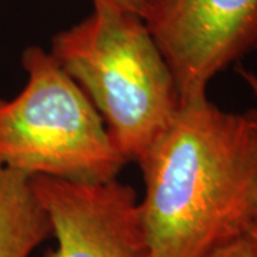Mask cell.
Wrapping results in <instances>:
<instances>
[{
	"instance_id": "9c48e42d",
	"label": "cell",
	"mask_w": 257,
	"mask_h": 257,
	"mask_svg": "<svg viewBox=\"0 0 257 257\" xmlns=\"http://www.w3.org/2000/svg\"><path fill=\"white\" fill-rule=\"evenodd\" d=\"M209 257H257L247 239H240L226 247L217 250Z\"/></svg>"
},
{
	"instance_id": "52a82bcc",
	"label": "cell",
	"mask_w": 257,
	"mask_h": 257,
	"mask_svg": "<svg viewBox=\"0 0 257 257\" xmlns=\"http://www.w3.org/2000/svg\"><path fill=\"white\" fill-rule=\"evenodd\" d=\"M237 73L243 79V82L247 84L248 90L251 92L254 97V106L246 113L248 120L251 123V127L254 132V139H256V150H257V73L253 70H248L243 66L237 67ZM246 239L250 243L251 248L254 250L257 256V173H256V183H254V193H253V204H251V214H250V221H248L247 233Z\"/></svg>"
},
{
	"instance_id": "6da1fadb",
	"label": "cell",
	"mask_w": 257,
	"mask_h": 257,
	"mask_svg": "<svg viewBox=\"0 0 257 257\" xmlns=\"http://www.w3.org/2000/svg\"><path fill=\"white\" fill-rule=\"evenodd\" d=\"M138 165L149 257H209L246 237L257 173L247 114L180 101Z\"/></svg>"
},
{
	"instance_id": "8992f818",
	"label": "cell",
	"mask_w": 257,
	"mask_h": 257,
	"mask_svg": "<svg viewBox=\"0 0 257 257\" xmlns=\"http://www.w3.org/2000/svg\"><path fill=\"white\" fill-rule=\"evenodd\" d=\"M52 237L30 177L0 166V257H29Z\"/></svg>"
},
{
	"instance_id": "ba28073f",
	"label": "cell",
	"mask_w": 257,
	"mask_h": 257,
	"mask_svg": "<svg viewBox=\"0 0 257 257\" xmlns=\"http://www.w3.org/2000/svg\"><path fill=\"white\" fill-rule=\"evenodd\" d=\"M150 0H92L93 6H107L113 9L138 13L143 18Z\"/></svg>"
},
{
	"instance_id": "5b68a950",
	"label": "cell",
	"mask_w": 257,
	"mask_h": 257,
	"mask_svg": "<svg viewBox=\"0 0 257 257\" xmlns=\"http://www.w3.org/2000/svg\"><path fill=\"white\" fill-rule=\"evenodd\" d=\"M30 182L56 240L45 257H149L133 187L117 179L87 183L35 176Z\"/></svg>"
},
{
	"instance_id": "7a4b0ae2",
	"label": "cell",
	"mask_w": 257,
	"mask_h": 257,
	"mask_svg": "<svg viewBox=\"0 0 257 257\" xmlns=\"http://www.w3.org/2000/svg\"><path fill=\"white\" fill-rule=\"evenodd\" d=\"M49 52L87 94L127 163H138L180 106L145 19L93 6L89 16L56 33Z\"/></svg>"
},
{
	"instance_id": "277c9868",
	"label": "cell",
	"mask_w": 257,
	"mask_h": 257,
	"mask_svg": "<svg viewBox=\"0 0 257 257\" xmlns=\"http://www.w3.org/2000/svg\"><path fill=\"white\" fill-rule=\"evenodd\" d=\"M143 19L180 101L207 97L217 74L257 53V0H150Z\"/></svg>"
},
{
	"instance_id": "3957f363",
	"label": "cell",
	"mask_w": 257,
	"mask_h": 257,
	"mask_svg": "<svg viewBox=\"0 0 257 257\" xmlns=\"http://www.w3.org/2000/svg\"><path fill=\"white\" fill-rule=\"evenodd\" d=\"M22 66L25 87L0 99V166L29 177L117 179L127 160L82 87L43 47L25 49Z\"/></svg>"
}]
</instances>
